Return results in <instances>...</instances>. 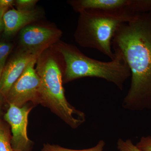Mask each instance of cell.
Returning <instances> with one entry per match:
<instances>
[{
    "mask_svg": "<svg viewBox=\"0 0 151 151\" xmlns=\"http://www.w3.org/2000/svg\"><path fill=\"white\" fill-rule=\"evenodd\" d=\"M131 71L129 88L122 102L128 111H151V12L137 14L122 25L112 40Z\"/></svg>",
    "mask_w": 151,
    "mask_h": 151,
    "instance_id": "1",
    "label": "cell"
},
{
    "mask_svg": "<svg viewBox=\"0 0 151 151\" xmlns=\"http://www.w3.org/2000/svg\"><path fill=\"white\" fill-rule=\"evenodd\" d=\"M58 49L65 64V83L82 77H96L113 83L122 90L124 83L131 77L127 61L122 52L117 50H113L114 59L104 62L88 57L75 47L67 44H60Z\"/></svg>",
    "mask_w": 151,
    "mask_h": 151,
    "instance_id": "2",
    "label": "cell"
},
{
    "mask_svg": "<svg viewBox=\"0 0 151 151\" xmlns=\"http://www.w3.org/2000/svg\"><path fill=\"white\" fill-rule=\"evenodd\" d=\"M37 63L36 70L40 79V97L68 126L73 129L78 128L85 122V114L66 100L58 63L52 56L41 55Z\"/></svg>",
    "mask_w": 151,
    "mask_h": 151,
    "instance_id": "3",
    "label": "cell"
},
{
    "mask_svg": "<svg viewBox=\"0 0 151 151\" xmlns=\"http://www.w3.org/2000/svg\"><path fill=\"white\" fill-rule=\"evenodd\" d=\"M75 33L76 40L81 46L97 50L114 59L112 40L123 24L134 17L117 15L100 11L84 10L80 12Z\"/></svg>",
    "mask_w": 151,
    "mask_h": 151,
    "instance_id": "4",
    "label": "cell"
},
{
    "mask_svg": "<svg viewBox=\"0 0 151 151\" xmlns=\"http://www.w3.org/2000/svg\"><path fill=\"white\" fill-rule=\"evenodd\" d=\"M37 59L30 63L9 91L6 100L9 104L22 107L29 101L39 96L40 79L35 65Z\"/></svg>",
    "mask_w": 151,
    "mask_h": 151,
    "instance_id": "5",
    "label": "cell"
},
{
    "mask_svg": "<svg viewBox=\"0 0 151 151\" xmlns=\"http://www.w3.org/2000/svg\"><path fill=\"white\" fill-rule=\"evenodd\" d=\"M61 31L37 25L27 26L20 30L22 50L40 56L45 50L59 39Z\"/></svg>",
    "mask_w": 151,
    "mask_h": 151,
    "instance_id": "6",
    "label": "cell"
},
{
    "mask_svg": "<svg viewBox=\"0 0 151 151\" xmlns=\"http://www.w3.org/2000/svg\"><path fill=\"white\" fill-rule=\"evenodd\" d=\"M9 104L4 118L11 126V142L13 150L14 151H30L31 143L28 137L27 127L28 115L32 108Z\"/></svg>",
    "mask_w": 151,
    "mask_h": 151,
    "instance_id": "7",
    "label": "cell"
},
{
    "mask_svg": "<svg viewBox=\"0 0 151 151\" xmlns=\"http://www.w3.org/2000/svg\"><path fill=\"white\" fill-rule=\"evenodd\" d=\"M70 4L79 13L94 10L131 17L140 14L139 0H78L71 1Z\"/></svg>",
    "mask_w": 151,
    "mask_h": 151,
    "instance_id": "8",
    "label": "cell"
},
{
    "mask_svg": "<svg viewBox=\"0 0 151 151\" xmlns=\"http://www.w3.org/2000/svg\"><path fill=\"white\" fill-rule=\"evenodd\" d=\"M39 56L22 50L9 60L3 69L0 80V98L6 97L12 86L29 64Z\"/></svg>",
    "mask_w": 151,
    "mask_h": 151,
    "instance_id": "9",
    "label": "cell"
},
{
    "mask_svg": "<svg viewBox=\"0 0 151 151\" xmlns=\"http://www.w3.org/2000/svg\"><path fill=\"white\" fill-rule=\"evenodd\" d=\"M40 17L37 10H19L13 9L6 11L3 16L4 32L6 36H10L21 30Z\"/></svg>",
    "mask_w": 151,
    "mask_h": 151,
    "instance_id": "10",
    "label": "cell"
},
{
    "mask_svg": "<svg viewBox=\"0 0 151 151\" xmlns=\"http://www.w3.org/2000/svg\"><path fill=\"white\" fill-rule=\"evenodd\" d=\"M105 145L104 141L101 140L94 147L84 150H76L65 148L57 145L45 144L41 151H103Z\"/></svg>",
    "mask_w": 151,
    "mask_h": 151,
    "instance_id": "11",
    "label": "cell"
},
{
    "mask_svg": "<svg viewBox=\"0 0 151 151\" xmlns=\"http://www.w3.org/2000/svg\"><path fill=\"white\" fill-rule=\"evenodd\" d=\"M8 129L0 120V151H14Z\"/></svg>",
    "mask_w": 151,
    "mask_h": 151,
    "instance_id": "12",
    "label": "cell"
},
{
    "mask_svg": "<svg viewBox=\"0 0 151 151\" xmlns=\"http://www.w3.org/2000/svg\"><path fill=\"white\" fill-rule=\"evenodd\" d=\"M117 148L119 151H142L129 139L124 140L119 139L117 142Z\"/></svg>",
    "mask_w": 151,
    "mask_h": 151,
    "instance_id": "13",
    "label": "cell"
},
{
    "mask_svg": "<svg viewBox=\"0 0 151 151\" xmlns=\"http://www.w3.org/2000/svg\"><path fill=\"white\" fill-rule=\"evenodd\" d=\"M12 49V45L6 42H0V66L4 67L6 60Z\"/></svg>",
    "mask_w": 151,
    "mask_h": 151,
    "instance_id": "14",
    "label": "cell"
},
{
    "mask_svg": "<svg viewBox=\"0 0 151 151\" xmlns=\"http://www.w3.org/2000/svg\"><path fill=\"white\" fill-rule=\"evenodd\" d=\"M37 1L36 0H17L15 3L18 10H30L34 9Z\"/></svg>",
    "mask_w": 151,
    "mask_h": 151,
    "instance_id": "15",
    "label": "cell"
},
{
    "mask_svg": "<svg viewBox=\"0 0 151 151\" xmlns=\"http://www.w3.org/2000/svg\"><path fill=\"white\" fill-rule=\"evenodd\" d=\"M136 146L142 151H151V136L142 137Z\"/></svg>",
    "mask_w": 151,
    "mask_h": 151,
    "instance_id": "16",
    "label": "cell"
},
{
    "mask_svg": "<svg viewBox=\"0 0 151 151\" xmlns=\"http://www.w3.org/2000/svg\"><path fill=\"white\" fill-rule=\"evenodd\" d=\"M14 3L13 0H0V8L7 9Z\"/></svg>",
    "mask_w": 151,
    "mask_h": 151,
    "instance_id": "17",
    "label": "cell"
},
{
    "mask_svg": "<svg viewBox=\"0 0 151 151\" xmlns=\"http://www.w3.org/2000/svg\"><path fill=\"white\" fill-rule=\"evenodd\" d=\"M6 8H0V32L4 29V22H3V16L4 14L7 10Z\"/></svg>",
    "mask_w": 151,
    "mask_h": 151,
    "instance_id": "18",
    "label": "cell"
},
{
    "mask_svg": "<svg viewBox=\"0 0 151 151\" xmlns=\"http://www.w3.org/2000/svg\"><path fill=\"white\" fill-rule=\"evenodd\" d=\"M4 67L0 66V80H1V77L3 69H4Z\"/></svg>",
    "mask_w": 151,
    "mask_h": 151,
    "instance_id": "19",
    "label": "cell"
},
{
    "mask_svg": "<svg viewBox=\"0 0 151 151\" xmlns=\"http://www.w3.org/2000/svg\"><path fill=\"white\" fill-rule=\"evenodd\" d=\"M0 114H1V108H0Z\"/></svg>",
    "mask_w": 151,
    "mask_h": 151,
    "instance_id": "20",
    "label": "cell"
}]
</instances>
